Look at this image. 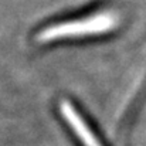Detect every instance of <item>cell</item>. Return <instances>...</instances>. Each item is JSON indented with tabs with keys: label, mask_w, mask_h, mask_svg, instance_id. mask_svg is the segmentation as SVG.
I'll return each mask as SVG.
<instances>
[{
	"label": "cell",
	"mask_w": 146,
	"mask_h": 146,
	"mask_svg": "<svg viewBox=\"0 0 146 146\" xmlns=\"http://www.w3.org/2000/svg\"><path fill=\"white\" fill-rule=\"evenodd\" d=\"M61 113L64 119L68 122V125L72 128L75 135L80 138V141L84 143V146H102L101 142L97 139V136L90 129L88 123L84 121V118L80 115V112L74 108V105L68 101L61 102Z\"/></svg>",
	"instance_id": "7a4b0ae2"
},
{
	"label": "cell",
	"mask_w": 146,
	"mask_h": 146,
	"mask_svg": "<svg viewBox=\"0 0 146 146\" xmlns=\"http://www.w3.org/2000/svg\"><path fill=\"white\" fill-rule=\"evenodd\" d=\"M119 23V17L115 13H99L95 16H88L78 20L64 21L60 24H54L41 30L37 36L38 41H54L62 38H77V37H88L99 36L104 33L112 31Z\"/></svg>",
	"instance_id": "6da1fadb"
}]
</instances>
